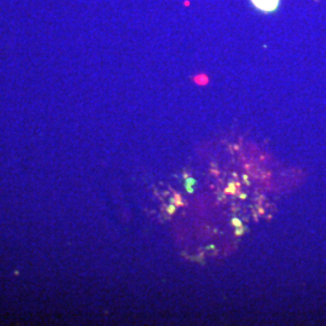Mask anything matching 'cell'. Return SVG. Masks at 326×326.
Masks as SVG:
<instances>
[{
    "label": "cell",
    "instance_id": "1",
    "mask_svg": "<svg viewBox=\"0 0 326 326\" xmlns=\"http://www.w3.org/2000/svg\"><path fill=\"white\" fill-rule=\"evenodd\" d=\"M250 2L256 10L263 13L274 12L280 5V0H250Z\"/></svg>",
    "mask_w": 326,
    "mask_h": 326
},
{
    "label": "cell",
    "instance_id": "2",
    "mask_svg": "<svg viewBox=\"0 0 326 326\" xmlns=\"http://www.w3.org/2000/svg\"><path fill=\"white\" fill-rule=\"evenodd\" d=\"M170 202L174 203L176 207H184V205H185V202H184V201H181V196H180L179 193H175V194H174V197L170 199Z\"/></svg>",
    "mask_w": 326,
    "mask_h": 326
},
{
    "label": "cell",
    "instance_id": "3",
    "mask_svg": "<svg viewBox=\"0 0 326 326\" xmlns=\"http://www.w3.org/2000/svg\"><path fill=\"white\" fill-rule=\"evenodd\" d=\"M225 192L226 193H231V194H236L237 192H238V190H237L236 187V184L231 181V182L227 185V187L225 189Z\"/></svg>",
    "mask_w": 326,
    "mask_h": 326
},
{
    "label": "cell",
    "instance_id": "4",
    "mask_svg": "<svg viewBox=\"0 0 326 326\" xmlns=\"http://www.w3.org/2000/svg\"><path fill=\"white\" fill-rule=\"evenodd\" d=\"M176 205L174 204V203H170L168 207H167V212H168L169 215H173V214L175 213V210H176V208H175Z\"/></svg>",
    "mask_w": 326,
    "mask_h": 326
},
{
    "label": "cell",
    "instance_id": "5",
    "mask_svg": "<svg viewBox=\"0 0 326 326\" xmlns=\"http://www.w3.org/2000/svg\"><path fill=\"white\" fill-rule=\"evenodd\" d=\"M231 222H232V225L234 226V227H243V222H242L239 219H237V217H233V219L231 220Z\"/></svg>",
    "mask_w": 326,
    "mask_h": 326
},
{
    "label": "cell",
    "instance_id": "6",
    "mask_svg": "<svg viewBox=\"0 0 326 326\" xmlns=\"http://www.w3.org/2000/svg\"><path fill=\"white\" fill-rule=\"evenodd\" d=\"M244 231H245L244 227H237V230H236L234 233H236L237 236H242V234H244Z\"/></svg>",
    "mask_w": 326,
    "mask_h": 326
},
{
    "label": "cell",
    "instance_id": "7",
    "mask_svg": "<svg viewBox=\"0 0 326 326\" xmlns=\"http://www.w3.org/2000/svg\"><path fill=\"white\" fill-rule=\"evenodd\" d=\"M185 189H186V191L189 192V193H193V192H194L193 186H192V185H189V184H186V182H185Z\"/></svg>",
    "mask_w": 326,
    "mask_h": 326
},
{
    "label": "cell",
    "instance_id": "8",
    "mask_svg": "<svg viewBox=\"0 0 326 326\" xmlns=\"http://www.w3.org/2000/svg\"><path fill=\"white\" fill-rule=\"evenodd\" d=\"M185 182H186V184H189V185H192V186H194L197 181H196V179H193V178H190V176H189V178L186 179V181H185Z\"/></svg>",
    "mask_w": 326,
    "mask_h": 326
},
{
    "label": "cell",
    "instance_id": "9",
    "mask_svg": "<svg viewBox=\"0 0 326 326\" xmlns=\"http://www.w3.org/2000/svg\"><path fill=\"white\" fill-rule=\"evenodd\" d=\"M243 180H244V182H245V185H247V186H249V185H250V181H249V179H248L247 174H244V175H243Z\"/></svg>",
    "mask_w": 326,
    "mask_h": 326
},
{
    "label": "cell",
    "instance_id": "10",
    "mask_svg": "<svg viewBox=\"0 0 326 326\" xmlns=\"http://www.w3.org/2000/svg\"><path fill=\"white\" fill-rule=\"evenodd\" d=\"M238 194H239V198H240V199H245V198H247V193H243V192H238Z\"/></svg>",
    "mask_w": 326,
    "mask_h": 326
},
{
    "label": "cell",
    "instance_id": "11",
    "mask_svg": "<svg viewBox=\"0 0 326 326\" xmlns=\"http://www.w3.org/2000/svg\"><path fill=\"white\" fill-rule=\"evenodd\" d=\"M259 214H260V215H263V214H265V209L260 207V208H259Z\"/></svg>",
    "mask_w": 326,
    "mask_h": 326
}]
</instances>
